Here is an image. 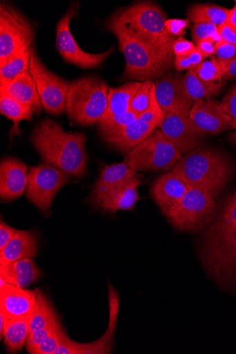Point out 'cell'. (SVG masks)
I'll list each match as a JSON object with an SVG mask.
<instances>
[{
  "instance_id": "f907efd6",
  "label": "cell",
  "mask_w": 236,
  "mask_h": 354,
  "mask_svg": "<svg viewBox=\"0 0 236 354\" xmlns=\"http://www.w3.org/2000/svg\"><path fill=\"white\" fill-rule=\"evenodd\" d=\"M227 24L236 30V5L232 10H230Z\"/></svg>"
},
{
  "instance_id": "5b68a950",
  "label": "cell",
  "mask_w": 236,
  "mask_h": 354,
  "mask_svg": "<svg viewBox=\"0 0 236 354\" xmlns=\"http://www.w3.org/2000/svg\"><path fill=\"white\" fill-rule=\"evenodd\" d=\"M109 89L108 84L96 76L73 80L67 95V116L82 125L97 123L107 109Z\"/></svg>"
},
{
  "instance_id": "603a6c76",
  "label": "cell",
  "mask_w": 236,
  "mask_h": 354,
  "mask_svg": "<svg viewBox=\"0 0 236 354\" xmlns=\"http://www.w3.org/2000/svg\"><path fill=\"white\" fill-rule=\"evenodd\" d=\"M37 235L31 231L19 230L7 245L0 250V266L24 259H33L37 254Z\"/></svg>"
},
{
  "instance_id": "ac0fdd59",
  "label": "cell",
  "mask_w": 236,
  "mask_h": 354,
  "mask_svg": "<svg viewBox=\"0 0 236 354\" xmlns=\"http://www.w3.org/2000/svg\"><path fill=\"white\" fill-rule=\"evenodd\" d=\"M206 251L226 245L236 239V190L206 232Z\"/></svg>"
},
{
  "instance_id": "4dcf8cb0",
  "label": "cell",
  "mask_w": 236,
  "mask_h": 354,
  "mask_svg": "<svg viewBox=\"0 0 236 354\" xmlns=\"http://www.w3.org/2000/svg\"><path fill=\"white\" fill-rule=\"evenodd\" d=\"M230 10L210 4H196L188 12V19L194 24L208 23L217 27L227 23Z\"/></svg>"
},
{
  "instance_id": "e575fe53",
  "label": "cell",
  "mask_w": 236,
  "mask_h": 354,
  "mask_svg": "<svg viewBox=\"0 0 236 354\" xmlns=\"http://www.w3.org/2000/svg\"><path fill=\"white\" fill-rule=\"evenodd\" d=\"M138 118L136 113L129 111L108 120L98 121L97 123L100 133L105 139L119 132L127 125L138 120Z\"/></svg>"
},
{
  "instance_id": "4316f807",
  "label": "cell",
  "mask_w": 236,
  "mask_h": 354,
  "mask_svg": "<svg viewBox=\"0 0 236 354\" xmlns=\"http://www.w3.org/2000/svg\"><path fill=\"white\" fill-rule=\"evenodd\" d=\"M0 112L8 119L13 121V127L10 131V137L20 136L22 131L19 125L22 120L30 121L33 110L11 97L8 94L0 91Z\"/></svg>"
},
{
  "instance_id": "60d3db41",
  "label": "cell",
  "mask_w": 236,
  "mask_h": 354,
  "mask_svg": "<svg viewBox=\"0 0 236 354\" xmlns=\"http://www.w3.org/2000/svg\"><path fill=\"white\" fill-rule=\"evenodd\" d=\"M138 118L145 122L155 126L156 128L160 127L165 119V115L156 101L155 93L153 95L149 109L141 114Z\"/></svg>"
},
{
  "instance_id": "7a4b0ae2",
  "label": "cell",
  "mask_w": 236,
  "mask_h": 354,
  "mask_svg": "<svg viewBox=\"0 0 236 354\" xmlns=\"http://www.w3.org/2000/svg\"><path fill=\"white\" fill-rule=\"evenodd\" d=\"M172 171L189 187L203 189L217 198L232 179L235 167L223 151L201 146L183 155Z\"/></svg>"
},
{
  "instance_id": "cb8c5ba5",
  "label": "cell",
  "mask_w": 236,
  "mask_h": 354,
  "mask_svg": "<svg viewBox=\"0 0 236 354\" xmlns=\"http://www.w3.org/2000/svg\"><path fill=\"white\" fill-rule=\"evenodd\" d=\"M156 129L155 126L138 118L116 134L105 138V140L113 148L127 154L148 138Z\"/></svg>"
},
{
  "instance_id": "e0dca14e",
  "label": "cell",
  "mask_w": 236,
  "mask_h": 354,
  "mask_svg": "<svg viewBox=\"0 0 236 354\" xmlns=\"http://www.w3.org/2000/svg\"><path fill=\"white\" fill-rule=\"evenodd\" d=\"M159 130L166 140L183 155L201 147L204 141L189 116L167 115Z\"/></svg>"
},
{
  "instance_id": "d6a6232c",
  "label": "cell",
  "mask_w": 236,
  "mask_h": 354,
  "mask_svg": "<svg viewBox=\"0 0 236 354\" xmlns=\"http://www.w3.org/2000/svg\"><path fill=\"white\" fill-rule=\"evenodd\" d=\"M31 47L0 66V84H6L18 75L30 71Z\"/></svg>"
},
{
  "instance_id": "bcb514c9",
  "label": "cell",
  "mask_w": 236,
  "mask_h": 354,
  "mask_svg": "<svg viewBox=\"0 0 236 354\" xmlns=\"http://www.w3.org/2000/svg\"><path fill=\"white\" fill-rule=\"evenodd\" d=\"M195 49V45L184 37L177 38L174 46L173 52L175 56H183L189 54Z\"/></svg>"
},
{
  "instance_id": "816d5d0a",
  "label": "cell",
  "mask_w": 236,
  "mask_h": 354,
  "mask_svg": "<svg viewBox=\"0 0 236 354\" xmlns=\"http://www.w3.org/2000/svg\"><path fill=\"white\" fill-rule=\"evenodd\" d=\"M8 318L2 313H0V337H4V331Z\"/></svg>"
},
{
  "instance_id": "ab89813d",
  "label": "cell",
  "mask_w": 236,
  "mask_h": 354,
  "mask_svg": "<svg viewBox=\"0 0 236 354\" xmlns=\"http://www.w3.org/2000/svg\"><path fill=\"white\" fill-rule=\"evenodd\" d=\"M221 106L230 120V130H236V84L224 96Z\"/></svg>"
},
{
  "instance_id": "ee69618b",
  "label": "cell",
  "mask_w": 236,
  "mask_h": 354,
  "mask_svg": "<svg viewBox=\"0 0 236 354\" xmlns=\"http://www.w3.org/2000/svg\"><path fill=\"white\" fill-rule=\"evenodd\" d=\"M216 57L229 64L236 57V46L221 41L215 44Z\"/></svg>"
},
{
  "instance_id": "9c48e42d",
  "label": "cell",
  "mask_w": 236,
  "mask_h": 354,
  "mask_svg": "<svg viewBox=\"0 0 236 354\" xmlns=\"http://www.w3.org/2000/svg\"><path fill=\"white\" fill-rule=\"evenodd\" d=\"M30 71L36 83L44 110L59 115L66 109L71 82L48 70L39 57L36 46H31Z\"/></svg>"
},
{
  "instance_id": "836d02e7",
  "label": "cell",
  "mask_w": 236,
  "mask_h": 354,
  "mask_svg": "<svg viewBox=\"0 0 236 354\" xmlns=\"http://www.w3.org/2000/svg\"><path fill=\"white\" fill-rule=\"evenodd\" d=\"M228 63L217 57H212L210 60L202 62L195 69L197 75L202 80L209 82H222L226 72Z\"/></svg>"
},
{
  "instance_id": "3957f363",
  "label": "cell",
  "mask_w": 236,
  "mask_h": 354,
  "mask_svg": "<svg viewBox=\"0 0 236 354\" xmlns=\"http://www.w3.org/2000/svg\"><path fill=\"white\" fill-rule=\"evenodd\" d=\"M110 19L119 24L131 37L161 56L174 61L173 46L177 38L167 33L165 28L166 16L156 4L149 1L133 4L120 9Z\"/></svg>"
},
{
  "instance_id": "f1b7e54d",
  "label": "cell",
  "mask_w": 236,
  "mask_h": 354,
  "mask_svg": "<svg viewBox=\"0 0 236 354\" xmlns=\"http://www.w3.org/2000/svg\"><path fill=\"white\" fill-rule=\"evenodd\" d=\"M185 84L187 92L194 102L212 99L221 91L224 85L223 82H209L202 80L197 75L195 69L187 71Z\"/></svg>"
},
{
  "instance_id": "8fae6325",
  "label": "cell",
  "mask_w": 236,
  "mask_h": 354,
  "mask_svg": "<svg viewBox=\"0 0 236 354\" xmlns=\"http://www.w3.org/2000/svg\"><path fill=\"white\" fill-rule=\"evenodd\" d=\"M70 179L69 174L49 165L30 167L27 175L26 197L41 212L47 214L57 193Z\"/></svg>"
},
{
  "instance_id": "d6986e66",
  "label": "cell",
  "mask_w": 236,
  "mask_h": 354,
  "mask_svg": "<svg viewBox=\"0 0 236 354\" xmlns=\"http://www.w3.org/2000/svg\"><path fill=\"white\" fill-rule=\"evenodd\" d=\"M188 188L187 183L171 171L154 181L151 187V196L165 214L180 203Z\"/></svg>"
},
{
  "instance_id": "d590c367",
  "label": "cell",
  "mask_w": 236,
  "mask_h": 354,
  "mask_svg": "<svg viewBox=\"0 0 236 354\" xmlns=\"http://www.w3.org/2000/svg\"><path fill=\"white\" fill-rule=\"evenodd\" d=\"M155 93V83L153 81L143 82L130 102L129 110L138 117L149 107Z\"/></svg>"
},
{
  "instance_id": "ba28073f",
  "label": "cell",
  "mask_w": 236,
  "mask_h": 354,
  "mask_svg": "<svg viewBox=\"0 0 236 354\" xmlns=\"http://www.w3.org/2000/svg\"><path fill=\"white\" fill-rule=\"evenodd\" d=\"M182 154L160 130L134 147L125 156V162L136 171H172Z\"/></svg>"
},
{
  "instance_id": "6da1fadb",
  "label": "cell",
  "mask_w": 236,
  "mask_h": 354,
  "mask_svg": "<svg viewBox=\"0 0 236 354\" xmlns=\"http://www.w3.org/2000/svg\"><path fill=\"white\" fill-rule=\"evenodd\" d=\"M30 141L44 162L77 178L87 173L84 133H67L54 120L45 118L33 131Z\"/></svg>"
},
{
  "instance_id": "f546056e",
  "label": "cell",
  "mask_w": 236,
  "mask_h": 354,
  "mask_svg": "<svg viewBox=\"0 0 236 354\" xmlns=\"http://www.w3.org/2000/svg\"><path fill=\"white\" fill-rule=\"evenodd\" d=\"M30 316L8 318L4 331L5 344L9 351H20L29 335Z\"/></svg>"
},
{
  "instance_id": "b9f144b4",
  "label": "cell",
  "mask_w": 236,
  "mask_h": 354,
  "mask_svg": "<svg viewBox=\"0 0 236 354\" xmlns=\"http://www.w3.org/2000/svg\"><path fill=\"white\" fill-rule=\"evenodd\" d=\"M60 325L57 328L47 337L35 350L33 354H55L60 346Z\"/></svg>"
},
{
  "instance_id": "4fadbf2b",
  "label": "cell",
  "mask_w": 236,
  "mask_h": 354,
  "mask_svg": "<svg viewBox=\"0 0 236 354\" xmlns=\"http://www.w3.org/2000/svg\"><path fill=\"white\" fill-rule=\"evenodd\" d=\"M110 319L107 331L95 342L82 344L72 340L60 330V346L55 354H107L113 350V343L119 309V299L114 289L109 288Z\"/></svg>"
},
{
  "instance_id": "c3c4849f",
  "label": "cell",
  "mask_w": 236,
  "mask_h": 354,
  "mask_svg": "<svg viewBox=\"0 0 236 354\" xmlns=\"http://www.w3.org/2000/svg\"><path fill=\"white\" fill-rule=\"evenodd\" d=\"M195 48L205 58L215 55L216 53L215 44L210 41H202L195 45Z\"/></svg>"
},
{
  "instance_id": "83f0119b",
  "label": "cell",
  "mask_w": 236,
  "mask_h": 354,
  "mask_svg": "<svg viewBox=\"0 0 236 354\" xmlns=\"http://www.w3.org/2000/svg\"><path fill=\"white\" fill-rule=\"evenodd\" d=\"M137 176V171L131 169L125 162L105 166L101 169L99 178L94 185L92 193L107 189L125 183Z\"/></svg>"
},
{
  "instance_id": "ffe728a7",
  "label": "cell",
  "mask_w": 236,
  "mask_h": 354,
  "mask_svg": "<svg viewBox=\"0 0 236 354\" xmlns=\"http://www.w3.org/2000/svg\"><path fill=\"white\" fill-rule=\"evenodd\" d=\"M28 167L21 160L8 157L0 165V196L5 201L20 198L27 187Z\"/></svg>"
},
{
  "instance_id": "52a82bcc",
  "label": "cell",
  "mask_w": 236,
  "mask_h": 354,
  "mask_svg": "<svg viewBox=\"0 0 236 354\" xmlns=\"http://www.w3.org/2000/svg\"><path fill=\"white\" fill-rule=\"evenodd\" d=\"M216 199L203 189L189 187L180 203L165 215L177 230L199 232L213 220Z\"/></svg>"
},
{
  "instance_id": "44dd1931",
  "label": "cell",
  "mask_w": 236,
  "mask_h": 354,
  "mask_svg": "<svg viewBox=\"0 0 236 354\" xmlns=\"http://www.w3.org/2000/svg\"><path fill=\"white\" fill-rule=\"evenodd\" d=\"M37 301V291L8 283L0 288V313L7 318L30 316Z\"/></svg>"
},
{
  "instance_id": "f5cc1de1",
  "label": "cell",
  "mask_w": 236,
  "mask_h": 354,
  "mask_svg": "<svg viewBox=\"0 0 236 354\" xmlns=\"http://www.w3.org/2000/svg\"><path fill=\"white\" fill-rule=\"evenodd\" d=\"M227 138L230 144L236 146V130L233 133H230Z\"/></svg>"
},
{
  "instance_id": "8992f818",
  "label": "cell",
  "mask_w": 236,
  "mask_h": 354,
  "mask_svg": "<svg viewBox=\"0 0 236 354\" xmlns=\"http://www.w3.org/2000/svg\"><path fill=\"white\" fill-rule=\"evenodd\" d=\"M36 26L11 3H0V66L28 50L35 41Z\"/></svg>"
},
{
  "instance_id": "f35d334b",
  "label": "cell",
  "mask_w": 236,
  "mask_h": 354,
  "mask_svg": "<svg viewBox=\"0 0 236 354\" xmlns=\"http://www.w3.org/2000/svg\"><path fill=\"white\" fill-rule=\"evenodd\" d=\"M59 321L45 328L29 334L26 342V349L29 353L33 354L37 348L48 337L60 326Z\"/></svg>"
},
{
  "instance_id": "1f68e13d",
  "label": "cell",
  "mask_w": 236,
  "mask_h": 354,
  "mask_svg": "<svg viewBox=\"0 0 236 354\" xmlns=\"http://www.w3.org/2000/svg\"><path fill=\"white\" fill-rule=\"evenodd\" d=\"M37 304L30 315L29 334L45 328L58 321L56 314L46 296L36 289Z\"/></svg>"
},
{
  "instance_id": "7402d4cb",
  "label": "cell",
  "mask_w": 236,
  "mask_h": 354,
  "mask_svg": "<svg viewBox=\"0 0 236 354\" xmlns=\"http://www.w3.org/2000/svg\"><path fill=\"white\" fill-rule=\"evenodd\" d=\"M0 91L8 94L16 101L30 107L35 113L39 114L42 111L40 96L30 71L6 84H0Z\"/></svg>"
},
{
  "instance_id": "681fc988",
  "label": "cell",
  "mask_w": 236,
  "mask_h": 354,
  "mask_svg": "<svg viewBox=\"0 0 236 354\" xmlns=\"http://www.w3.org/2000/svg\"><path fill=\"white\" fill-rule=\"evenodd\" d=\"M236 79V57L228 64L226 73L224 74L222 82L226 80H233Z\"/></svg>"
},
{
  "instance_id": "7c38bea8",
  "label": "cell",
  "mask_w": 236,
  "mask_h": 354,
  "mask_svg": "<svg viewBox=\"0 0 236 354\" xmlns=\"http://www.w3.org/2000/svg\"><path fill=\"white\" fill-rule=\"evenodd\" d=\"M154 83L156 99L165 116H189L194 102L187 92L185 75L166 73Z\"/></svg>"
},
{
  "instance_id": "484cf974",
  "label": "cell",
  "mask_w": 236,
  "mask_h": 354,
  "mask_svg": "<svg viewBox=\"0 0 236 354\" xmlns=\"http://www.w3.org/2000/svg\"><path fill=\"white\" fill-rule=\"evenodd\" d=\"M142 83L141 82H131L118 88H109L107 109L104 115L98 121L108 120L116 115L130 111L131 100Z\"/></svg>"
},
{
  "instance_id": "30bf717a",
  "label": "cell",
  "mask_w": 236,
  "mask_h": 354,
  "mask_svg": "<svg viewBox=\"0 0 236 354\" xmlns=\"http://www.w3.org/2000/svg\"><path fill=\"white\" fill-rule=\"evenodd\" d=\"M79 3H73L60 19L56 26V48L66 60L82 68H96L114 52V48L102 53L92 54L84 51L75 41L71 30V22L77 16Z\"/></svg>"
},
{
  "instance_id": "7bdbcfd3",
  "label": "cell",
  "mask_w": 236,
  "mask_h": 354,
  "mask_svg": "<svg viewBox=\"0 0 236 354\" xmlns=\"http://www.w3.org/2000/svg\"><path fill=\"white\" fill-rule=\"evenodd\" d=\"M190 27L189 19H171L165 22V28L167 33L174 37H183L185 35V29Z\"/></svg>"
},
{
  "instance_id": "5bb4252c",
  "label": "cell",
  "mask_w": 236,
  "mask_h": 354,
  "mask_svg": "<svg viewBox=\"0 0 236 354\" xmlns=\"http://www.w3.org/2000/svg\"><path fill=\"white\" fill-rule=\"evenodd\" d=\"M141 185L139 176L107 189L91 193L93 205L105 212L114 214L119 210H132L140 200L138 187Z\"/></svg>"
},
{
  "instance_id": "8d00e7d4",
  "label": "cell",
  "mask_w": 236,
  "mask_h": 354,
  "mask_svg": "<svg viewBox=\"0 0 236 354\" xmlns=\"http://www.w3.org/2000/svg\"><path fill=\"white\" fill-rule=\"evenodd\" d=\"M191 34L194 45L202 41H210L215 44L222 41L219 27L208 23L194 24Z\"/></svg>"
},
{
  "instance_id": "d4e9b609",
  "label": "cell",
  "mask_w": 236,
  "mask_h": 354,
  "mask_svg": "<svg viewBox=\"0 0 236 354\" xmlns=\"http://www.w3.org/2000/svg\"><path fill=\"white\" fill-rule=\"evenodd\" d=\"M0 276L9 283L24 288L39 279L42 272L32 259H24L0 266Z\"/></svg>"
},
{
  "instance_id": "11a10c76",
  "label": "cell",
  "mask_w": 236,
  "mask_h": 354,
  "mask_svg": "<svg viewBox=\"0 0 236 354\" xmlns=\"http://www.w3.org/2000/svg\"><path fill=\"white\" fill-rule=\"evenodd\" d=\"M235 4H236V0H235Z\"/></svg>"
},
{
  "instance_id": "f6af8a7d",
  "label": "cell",
  "mask_w": 236,
  "mask_h": 354,
  "mask_svg": "<svg viewBox=\"0 0 236 354\" xmlns=\"http://www.w3.org/2000/svg\"><path fill=\"white\" fill-rule=\"evenodd\" d=\"M19 230L9 226L1 218L0 221V250H3L11 239L16 235Z\"/></svg>"
},
{
  "instance_id": "db71d44e",
  "label": "cell",
  "mask_w": 236,
  "mask_h": 354,
  "mask_svg": "<svg viewBox=\"0 0 236 354\" xmlns=\"http://www.w3.org/2000/svg\"><path fill=\"white\" fill-rule=\"evenodd\" d=\"M8 282L1 276H0V288L6 286Z\"/></svg>"
},
{
  "instance_id": "9a60e30c",
  "label": "cell",
  "mask_w": 236,
  "mask_h": 354,
  "mask_svg": "<svg viewBox=\"0 0 236 354\" xmlns=\"http://www.w3.org/2000/svg\"><path fill=\"white\" fill-rule=\"evenodd\" d=\"M204 252L203 264L209 275L224 288L236 289V239Z\"/></svg>"
},
{
  "instance_id": "2e32d148",
  "label": "cell",
  "mask_w": 236,
  "mask_h": 354,
  "mask_svg": "<svg viewBox=\"0 0 236 354\" xmlns=\"http://www.w3.org/2000/svg\"><path fill=\"white\" fill-rule=\"evenodd\" d=\"M189 118L201 138L230 130V120L224 111L221 102L213 99L194 102Z\"/></svg>"
},
{
  "instance_id": "7dc6e473",
  "label": "cell",
  "mask_w": 236,
  "mask_h": 354,
  "mask_svg": "<svg viewBox=\"0 0 236 354\" xmlns=\"http://www.w3.org/2000/svg\"><path fill=\"white\" fill-rule=\"evenodd\" d=\"M219 28V34L222 41L236 46V30L233 29L227 23Z\"/></svg>"
},
{
  "instance_id": "277c9868",
  "label": "cell",
  "mask_w": 236,
  "mask_h": 354,
  "mask_svg": "<svg viewBox=\"0 0 236 354\" xmlns=\"http://www.w3.org/2000/svg\"><path fill=\"white\" fill-rule=\"evenodd\" d=\"M107 28L116 36L120 50L125 58L123 80L138 82L158 79L174 68V61L161 56L138 40L131 37L118 23L108 19Z\"/></svg>"
},
{
  "instance_id": "74e56055",
  "label": "cell",
  "mask_w": 236,
  "mask_h": 354,
  "mask_svg": "<svg viewBox=\"0 0 236 354\" xmlns=\"http://www.w3.org/2000/svg\"><path fill=\"white\" fill-rule=\"evenodd\" d=\"M206 58L195 48L189 54L175 56L174 68L177 72L196 69Z\"/></svg>"
}]
</instances>
